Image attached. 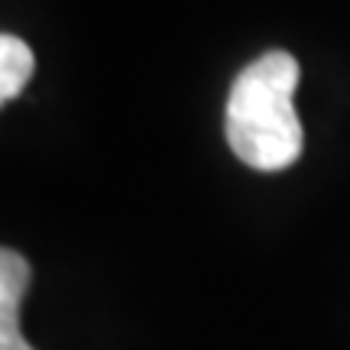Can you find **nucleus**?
Instances as JSON below:
<instances>
[{"instance_id":"1","label":"nucleus","mask_w":350,"mask_h":350,"mask_svg":"<svg viewBox=\"0 0 350 350\" xmlns=\"http://www.w3.org/2000/svg\"><path fill=\"white\" fill-rule=\"evenodd\" d=\"M299 62L273 49L253 59L230 85L224 113L227 143L240 163L260 172L288 169L301 156V120L295 113Z\"/></svg>"},{"instance_id":"2","label":"nucleus","mask_w":350,"mask_h":350,"mask_svg":"<svg viewBox=\"0 0 350 350\" xmlns=\"http://www.w3.org/2000/svg\"><path fill=\"white\" fill-rule=\"evenodd\" d=\"M33 282V269L23 253L0 247V350H33L20 334V305Z\"/></svg>"},{"instance_id":"3","label":"nucleus","mask_w":350,"mask_h":350,"mask_svg":"<svg viewBox=\"0 0 350 350\" xmlns=\"http://www.w3.org/2000/svg\"><path fill=\"white\" fill-rule=\"evenodd\" d=\"M33 68H36L33 49L20 36L0 33V107L29 85Z\"/></svg>"}]
</instances>
